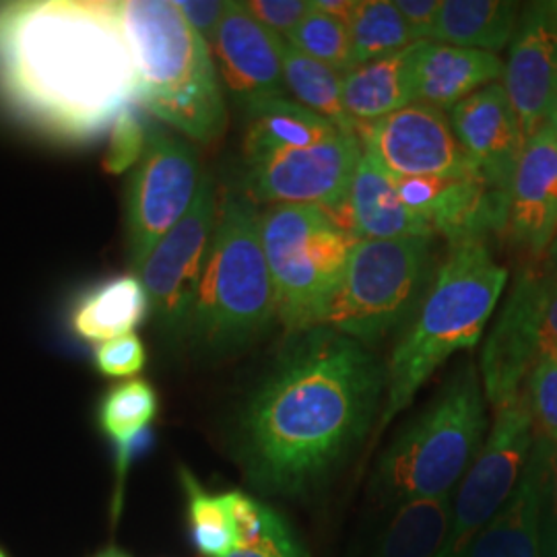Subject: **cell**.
<instances>
[{
	"label": "cell",
	"mask_w": 557,
	"mask_h": 557,
	"mask_svg": "<svg viewBox=\"0 0 557 557\" xmlns=\"http://www.w3.org/2000/svg\"><path fill=\"white\" fill-rule=\"evenodd\" d=\"M292 337L239 419L248 475L278 496L319 487L380 418L386 388V368L356 338L326 326Z\"/></svg>",
	"instance_id": "6da1fadb"
},
{
	"label": "cell",
	"mask_w": 557,
	"mask_h": 557,
	"mask_svg": "<svg viewBox=\"0 0 557 557\" xmlns=\"http://www.w3.org/2000/svg\"><path fill=\"white\" fill-rule=\"evenodd\" d=\"M119 2L0 4V101L41 135L85 143L137 101Z\"/></svg>",
	"instance_id": "7a4b0ae2"
},
{
	"label": "cell",
	"mask_w": 557,
	"mask_h": 557,
	"mask_svg": "<svg viewBox=\"0 0 557 557\" xmlns=\"http://www.w3.org/2000/svg\"><path fill=\"white\" fill-rule=\"evenodd\" d=\"M506 283L508 269L494 259L487 242L450 246L388 359L379 432L411 405L446 359L478 345Z\"/></svg>",
	"instance_id": "3957f363"
},
{
	"label": "cell",
	"mask_w": 557,
	"mask_h": 557,
	"mask_svg": "<svg viewBox=\"0 0 557 557\" xmlns=\"http://www.w3.org/2000/svg\"><path fill=\"white\" fill-rule=\"evenodd\" d=\"M119 13L137 71V101L188 139L205 145L220 139L227 110L218 66L178 4L122 0Z\"/></svg>",
	"instance_id": "277c9868"
},
{
	"label": "cell",
	"mask_w": 557,
	"mask_h": 557,
	"mask_svg": "<svg viewBox=\"0 0 557 557\" xmlns=\"http://www.w3.org/2000/svg\"><path fill=\"white\" fill-rule=\"evenodd\" d=\"M277 322L275 289L260 239V209L225 190L186 337L213 356L234 354Z\"/></svg>",
	"instance_id": "5b68a950"
},
{
	"label": "cell",
	"mask_w": 557,
	"mask_h": 557,
	"mask_svg": "<svg viewBox=\"0 0 557 557\" xmlns=\"http://www.w3.org/2000/svg\"><path fill=\"white\" fill-rule=\"evenodd\" d=\"M487 398L473 361L458 366L418 418L382 453L372 494L384 504L453 496L485 442Z\"/></svg>",
	"instance_id": "8992f818"
},
{
	"label": "cell",
	"mask_w": 557,
	"mask_h": 557,
	"mask_svg": "<svg viewBox=\"0 0 557 557\" xmlns=\"http://www.w3.org/2000/svg\"><path fill=\"white\" fill-rule=\"evenodd\" d=\"M260 239L275 289L277 322L289 335L317 329L337 294L359 239L310 205L260 211Z\"/></svg>",
	"instance_id": "52a82bcc"
},
{
	"label": "cell",
	"mask_w": 557,
	"mask_h": 557,
	"mask_svg": "<svg viewBox=\"0 0 557 557\" xmlns=\"http://www.w3.org/2000/svg\"><path fill=\"white\" fill-rule=\"evenodd\" d=\"M434 239H359L320 326L370 347L413 319L434 269Z\"/></svg>",
	"instance_id": "ba28073f"
},
{
	"label": "cell",
	"mask_w": 557,
	"mask_h": 557,
	"mask_svg": "<svg viewBox=\"0 0 557 557\" xmlns=\"http://www.w3.org/2000/svg\"><path fill=\"white\" fill-rule=\"evenodd\" d=\"M361 151L358 133L341 128L317 145L242 158V193L257 207L310 205L333 215L347 200Z\"/></svg>",
	"instance_id": "9c48e42d"
},
{
	"label": "cell",
	"mask_w": 557,
	"mask_h": 557,
	"mask_svg": "<svg viewBox=\"0 0 557 557\" xmlns=\"http://www.w3.org/2000/svg\"><path fill=\"white\" fill-rule=\"evenodd\" d=\"M533 444L535 428L522 397L496 411L494 425L453 498L448 531L434 557H467L475 537L512 496Z\"/></svg>",
	"instance_id": "30bf717a"
},
{
	"label": "cell",
	"mask_w": 557,
	"mask_h": 557,
	"mask_svg": "<svg viewBox=\"0 0 557 557\" xmlns=\"http://www.w3.org/2000/svg\"><path fill=\"white\" fill-rule=\"evenodd\" d=\"M200 161L195 147L156 131L137 161L126 193V246L133 275L199 195Z\"/></svg>",
	"instance_id": "8fae6325"
},
{
	"label": "cell",
	"mask_w": 557,
	"mask_h": 557,
	"mask_svg": "<svg viewBox=\"0 0 557 557\" xmlns=\"http://www.w3.org/2000/svg\"><path fill=\"white\" fill-rule=\"evenodd\" d=\"M218 211L215 182L205 174L190 211L160 239L137 273L149 296L151 314L168 335L186 337Z\"/></svg>",
	"instance_id": "7c38bea8"
},
{
	"label": "cell",
	"mask_w": 557,
	"mask_h": 557,
	"mask_svg": "<svg viewBox=\"0 0 557 557\" xmlns=\"http://www.w3.org/2000/svg\"><path fill=\"white\" fill-rule=\"evenodd\" d=\"M361 147L393 178H475L478 168L460 147L446 112L409 103L384 119L356 126ZM481 178V176H479Z\"/></svg>",
	"instance_id": "4fadbf2b"
},
{
	"label": "cell",
	"mask_w": 557,
	"mask_h": 557,
	"mask_svg": "<svg viewBox=\"0 0 557 557\" xmlns=\"http://www.w3.org/2000/svg\"><path fill=\"white\" fill-rule=\"evenodd\" d=\"M545 271L524 269L512 283L481 349L479 374L487 403L498 411L522 397L539 361V319Z\"/></svg>",
	"instance_id": "5bb4252c"
},
{
	"label": "cell",
	"mask_w": 557,
	"mask_h": 557,
	"mask_svg": "<svg viewBox=\"0 0 557 557\" xmlns=\"http://www.w3.org/2000/svg\"><path fill=\"white\" fill-rule=\"evenodd\" d=\"M218 75L246 114L287 98L283 79V40L255 20L244 2H230L211 44Z\"/></svg>",
	"instance_id": "9a60e30c"
},
{
	"label": "cell",
	"mask_w": 557,
	"mask_h": 557,
	"mask_svg": "<svg viewBox=\"0 0 557 557\" xmlns=\"http://www.w3.org/2000/svg\"><path fill=\"white\" fill-rule=\"evenodd\" d=\"M502 85L527 143L549 124L557 98V20L549 2H531L520 11Z\"/></svg>",
	"instance_id": "2e32d148"
},
{
	"label": "cell",
	"mask_w": 557,
	"mask_h": 557,
	"mask_svg": "<svg viewBox=\"0 0 557 557\" xmlns=\"http://www.w3.org/2000/svg\"><path fill=\"white\" fill-rule=\"evenodd\" d=\"M450 124L479 176L508 200L524 140L504 85L492 83L457 103L450 110Z\"/></svg>",
	"instance_id": "e0dca14e"
},
{
	"label": "cell",
	"mask_w": 557,
	"mask_h": 557,
	"mask_svg": "<svg viewBox=\"0 0 557 557\" xmlns=\"http://www.w3.org/2000/svg\"><path fill=\"white\" fill-rule=\"evenodd\" d=\"M504 236L531 257L549 252L557 236V139L545 124L518 160Z\"/></svg>",
	"instance_id": "ac0fdd59"
},
{
	"label": "cell",
	"mask_w": 557,
	"mask_h": 557,
	"mask_svg": "<svg viewBox=\"0 0 557 557\" xmlns=\"http://www.w3.org/2000/svg\"><path fill=\"white\" fill-rule=\"evenodd\" d=\"M331 218L356 239L436 238L428 221L398 199L395 178L366 149L361 151L343 209Z\"/></svg>",
	"instance_id": "d6986e66"
},
{
	"label": "cell",
	"mask_w": 557,
	"mask_h": 557,
	"mask_svg": "<svg viewBox=\"0 0 557 557\" xmlns=\"http://www.w3.org/2000/svg\"><path fill=\"white\" fill-rule=\"evenodd\" d=\"M554 446L535 436L531 457L512 496L485 524L467 557H541L539 515Z\"/></svg>",
	"instance_id": "ffe728a7"
},
{
	"label": "cell",
	"mask_w": 557,
	"mask_h": 557,
	"mask_svg": "<svg viewBox=\"0 0 557 557\" xmlns=\"http://www.w3.org/2000/svg\"><path fill=\"white\" fill-rule=\"evenodd\" d=\"M504 77V60L492 52L419 41L416 100L450 112L457 103Z\"/></svg>",
	"instance_id": "44dd1931"
},
{
	"label": "cell",
	"mask_w": 557,
	"mask_h": 557,
	"mask_svg": "<svg viewBox=\"0 0 557 557\" xmlns=\"http://www.w3.org/2000/svg\"><path fill=\"white\" fill-rule=\"evenodd\" d=\"M418 44L386 59L372 60L343 79V103L354 124H370L416 103Z\"/></svg>",
	"instance_id": "7402d4cb"
},
{
	"label": "cell",
	"mask_w": 557,
	"mask_h": 557,
	"mask_svg": "<svg viewBox=\"0 0 557 557\" xmlns=\"http://www.w3.org/2000/svg\"><path fill=\"white\" fill-rule=\"evenodd\" d=\"M149 314L151 304L145 285L131 273L85 292L71 312V326L83 341L106 343L131 335Z\"/></svg>",
	"instance_id": "603a6c76"
},
{
	"label": "cell",
	"mask_w": 557,
	"mask_h": 557,
	"mask_svg": "<svg viewBox=\"0 0 557 557\" xmlns=\"http://www.w3.org/2000/svg\"><path fill=\"white\" fill-rule=\"evenodd\" d=\"M520 11L510 0H442L432 41L498 54L515 38Z\"/></svg>",
	"instance_id": "cb8c5ba5"
},
{
	"label": "cell",
	"mask_w": 557,
	"mask_h": 557,
	"mask_svg": "<svg viewBox=\"0 0 557 557\" xmlns=\"http://www.w3.org/2000/svg\"><path fill=\"white\" fill-rule=\"evenodd\" d=\"M337 131H341V126L299 106L298 101L289 98L269 101L248 114L242 158L277 151L283 147L317 145L333 137Z\"/></svg>",
	"instance_id": "d4e9b609"
},
{
	"label": "cell",
	"mask_w": 557,
	"mask_h": 557,
	"mask_svg": "<svg viewBox=\"0 0 557 557\" xmlns=\"http://www.w3.org/2000/svg\"><path fill=\"white\" fill-rule=\"evenodd\" d=\"M453 498L400 504L372 557H434L446 537Z\"/></svg>",
	"instance_id": "484cf974"
},
{
	"label": "cell",
	"mask_w": 557,
	"mask_h": 557,
	"mask_svg": "<svg viewBox=\"0 0 557 557\" xmlns=\"http://www.w3.org/2000/svg\"><path fill=\"white\" fill-rule=\"evenodd\" d=\"M283 79L287 94H292L299 106L341 128L356 131V124L345 112L343 103V73L301 54L283 41Z\"/></svg>",
	"instance_id": "4316f807"
},
{
	"label": "cell",
	"mask_w": 557,
	"mask_h": 557,
	"mask_svg": "<svg viewBox=\"0 0 557 557\" xmlns=\"http://www.w3.org/2000/svg\"><path fill=\"white\" fill-rule=\"evenodd\" d=\"M158 395L153 386L145 380L122 382L101 400V430L119 446L120 471H124L135 440L139 438L158 416Z\"/></svg>",
	"instance_id": "83f0119b"
},
{
	"label": "cell",
	"mask_w": 557,
	"mask_h": 557,
	"mask_svg": "<svg viewBox=\"0 0 557 557\" xmlns=\"http://www.w3.org/2000/svg\"><path fill=\"white\" fill-rule=\"evenodd\" d=\"M354 69L372 60L386 59L418 44L395 0H359L349 25Z\"/></svg>",
	"instance_id": "f1b7e54d"
},
{
	"label": "cell",
	"mask_w": 557,
	"mask_h": 557,
	"mask_svg": "<svg viewBox=\"0 0 557 557\" xmlns=\"http://www.w3.org/2000/svg\"><path fill=\"white\" fill-rule=\"evenodd\" d=\"M182 483L188 496L190 529L200 556H232L238 549V539L223 496L205 492L188 471H182Z\"/></svg>",
	"instance_id": "f546056e"
},
{
	"label": "cell",
	"mask_w": 557,
	"mask_h": 557,
	"mask_svg": "<svg viewBox=\"0 0 557 557\" xmlns=\"http://www.w3.org/2000/svg\"><path fill=\"white\" fill-rule=\"evenodd\" d=\"M283 41L343 75L354 71L349 29L341 21L317 11L312 2L310 13L299 21L298 27Z\"/></svg>",
	"instance_id": "4dcf8cb0"
},
{
	"label": "cell",
	"mask_w": 557,
	"mask_h": 557,
	"mask_svg": "<svg viewBox=\"0 0 557 557\" xmlns=\"http://www.w3.org/2000/svg\"><path fill=\"white\" fill-rule=\"evenodd\" d=\"M522 400L533 419L535 436L557 444V363L539 359L524 384Z\"/></svg>",
	"instance_id": "1f68e13d"
},
{
	"label": "cell",
	"mask_w": 557,
	"mask_h": 557,
	"mask_svg": "<svg viewBox=\"0 0 557 557\" xmlns=\"http://www.w3.org/2000/svg\"><path fill=\"white\" fill-rule=\"evenodd\" d=\"M147 133L137 119V114L128 108L112 124V140L106 153V170L112 174H122L131 165H137L145 147Z\"/></svg>",
	"instance_id": "d6a6232c"
},
{
	"label": "cell",
	"mask_w": 557,
	"mask_h": 557,
	"mask_svg": "<svg viewBox=\"0 0 557 557\" xmlns=\"http://www.w3.org/2000/svg\"><path fill=\"white\" fill-rule=\"evenodd\" d=\"M147 351L135 333L101 343L96 349V368L108 379H131L145 368Z\"/></svg>",
	"instance_id": "836d02e7"
},
{
	"label": "cell",
	"mask_w": 557,
	"mask_h": 557,
	"mask_svg": "<svg viewBox=\"0 0 557 557\" xmlns=\"http://www.w3.org/2000/svg\"><path fill=\"white\" fill-rule=\"evenodd\" d=\"M227 557H308V554L287 520L273 508H269L267 529L262 537L252 545L238 547Z\"/></svg>",
	"instance_id": "e575fe53"
},
{
	"label": "cell",
	"mask_w": 557,
	"mask_h": 557,
	"mask_svg": "<svg viewBox=\"0 0 557 557\" xmlns=\"http://www.w3.org/2000/svg\"><path fill=\"white\" fill-rule=\"evenodd\" d=\"M244 7L281 40H285L310 13V0H246Z\"/></svg>",
	"instance_id": "d590c367"
},
{
	"label": "cell",
	"mask_w": 557,
	"mask_h": 557,
	"mask_svg": "<svg viewBox=\"0 0 557 557\" xmlns=\"http://www.w3.org/2000/svg\"><path fill=\"white\" fill-rule=\"evenodd\" d=\"M223 502L227 506V512L232 518L236 539H238V547H246L257 543L264 529H267V518H269V506L260 504L255 498L246 496L244 492H225L221 494Z\"/></svg>",
	"instance_id": "8d00e7d4"
},
{
	"label": "cell",
	"mask_w": 557,
	"mask_h": 557,
	"mask_svg": "<svg viewBox=\"0 0 557 557\" xmlns=\"http://www.w3.org/2000/svg\"><path fill=\"white\" fill-rule=\"evenodd\" d=\"M539 549H541V557H557V444L552 453L543 499H541Z\"/></svg>",
	"instance_id": "74e56055"
},
{
	"label": "cell",
	"mask_w": 557,
	"mask_h": 557,
	"mask_svg": "<svg viewBox=\"0 0 557 557\" xmlns=\"http://www.w3.org/2000/svg\"><path fill=\"white\" fill-rule=\"evenodd\" d=\"M539 359L557 363V275L547 269L539 319Z\"/></svg>",
	"instance_id": "f35d334b"
},
{
	"label": "cell",
	"mask_w": 557,
	"mask_h": 557,
	"mask_svg": "<svg viewBox=\"0 0 557 557\" xmlns=\"http://www.w3.org/2000/svg\"><path fill=\"white\" fill-rule=\"evenodd\" d=\"M176 4L182 11L184 20L190 23V27L211 48V44L215 41V36L220 32L221 21H223V15H225L230 2H221V0H178Z\"/></svg>",
	"instance_id": "ab89813d"
},
{
	"label": "cell",
	"mask_w": 557,
	"mask_h": 557,
	"mask_svg": "<svg viewBox=\"0 0 557 557\" xmlns=\"http://www.w3.org/2000/svg\"><path fill=\"white\" fill-rule=\"evenodd\" d=\"M395 7L407 21L416 41H432L442 7L440 0H395Z\"/></svg>",
	"instance_id": "60d3db41"
},
{
	"label": "cell",
	"mask_w": 557,
	"mask_h": 557,
	"mask_svg": "<svg viewBox=\"0 0 557 557\" xmlns=\"http://www.w3.org/2000/svg\"><path fill=\"white\" fill-rule=\"evenodd\" d=\"M312 7L333 17V20L341 21L347 29L351 25V21L356 17V11H358L359 0H310Z\"/></svg>",
	"instance_id": "b9f144b4"
},
{
	"label": "cell",
	"mask_w": 557,
	"mask_h": 557,
	"mask_svg": "<svg viewBox=\"0 0 557 557\" xmlns=\"http://www.w3.org/2000/svg\"><path fill=\"white\" fill-rule=\"evenodd\" d=\"M547 271L557 275V236L554 244H552V248H549V252H547Z\"/></svg>",
	"instance_id": "7bdbcfd3"
},
{
	"label": "cell",
	"mask_w": 557,
	"mask_h": 557,
	"mask_svg": "<svg viewBox=\"0 0 557 557\" xmlns=\"http://www.w3.org/2000/svg\"><path fill=\"white\" fill-rule=\"evenodd\" d=\"M549 124H552V128H554V133H556L557 139V98L556 103H554V112H552V120H549Z\"/></svg>",
	"instance_id": "ee69618b"
},
{
	"label": "cell",
	"mask_w": 557,
	"mask_h": 557,
	"mask_svg": "<svg viewBox=\"0 0 557 557\" xmlns=\"http://www.w3.org/2000/svg\"><path fill=\"white\" fill-rule=\"evenodd\" d=\"M549 9H552V13L556 15L557 20V0H552V2H549Z\"/></svg>",
	"instance_id": "f6af8a7d"
},
{
	"label": "cell",
	"mask_w": 557,
	"mask_h": 557,
	"mask_svg": "<svg viewBox=\"0 0 557 557\" xmlns=\"http://www.w3.org/2000/svg\"><path fill=\"white\" fill-rule=\"evenodd\" d=\"M100 557H126L119 554V552H108V554H101Z\"/></svg>",
	"instance_id": "bcb514c9"
},
{
	"label": "cell",
	"mask_w": 557,
	"mask_h": 557,
	"mask_svg": "<svg viewBox=\"0 0 557 557\" xmlns=\"http://www.w3.org/2000/svg\"><path fill=\"white\" fill-rule=\"evenodd\" d=\"M0 557H7V556H4V554H2V552H0Z\"/></svg>",
	"instance_id": "7dc6e473"
}]
</instances>
